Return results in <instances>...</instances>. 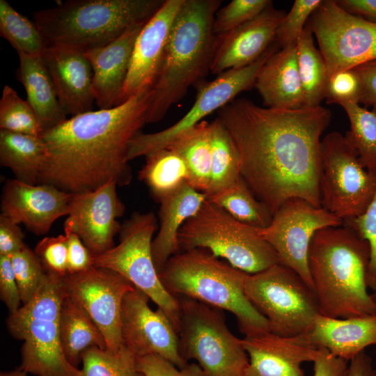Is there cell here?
Here are the masks:
<instances>
[{"mask_svg": "<svg viewBox=\"0 0 376 376\" xmlns=\"http://www.w3.org/2000/svg\"><path fill=\"white\" fill-rule=\"evenodd\" d=\"M217 113L239 151L241 177L272 214L292 198L321 207L320 136L329 109L263 108L240 98Z\"/></svg>", "mask_w": 376, "mask_h": 376, "instance_id": "1", "label": "cell"}, {"mask_svg": "<svg viewBox=\"0 0 376 376\" xmlns=\"http://www.w3.org/2000/svg\"><path fill=\"white\" fill-rule=\"evenodd\" d=\"M152 97V88H146L113 108L72 116L44 132L47 157L38 184L70 194L93 191L110 180L128 185L129 145L147 123Z\"/></svg>", "mask_w": 376, "mask_h": 376, "instance_id": "2", "label": "cell"}, {"mask_svg": "<svg viewBox=\"0 0 376 376\" xmlns=\"http://www.w3.org/2000/svg\"><path fill=\"white\" fill-rule=\"evenodd\" d=\"M370 256L368 242L346 225L316 231L308 262L321 315L347 318L376 313L367 291Z\"/></svg>", "mask_w": 376, "mask_h": 376, "instance_id": "3", "label": "cell"}, {"mask_svg": "<svg viewBox=\"0 0 376 376\" xmlns=\"http://www.w3.org/2000/svg\"><path fill=\"white\" fill-rule=\"evenodd\" d=\"M222 1L185 0L175 17L152 86L147 123L160 121L189 88L210 72L217 36L215 15Z\"/></svg>", "mask_w": 376, "mask_h": 376, "instance_id": "4", "label": "cell"}, {"mask_svg": "<svg viewBox=\"0 0 376 376\" xmlns=\"http://www.w3.org/2000/svg\"><path fill=\"white\" fill-rule=\"evenodd\" d=\"M164 0H69L38 10L33 22L45 49L85 54L104 47L136 24L147 22Z\"/></svg>", "mask_w": 376, "mask_h": 376, "instance_id": "5", "label": "cell"}, {"mask_svg": "<svg viewBox=\"0 0 376 376\" xmlns=\"http://www.w3.org/2000/svg\"><path fill=\"white\" fill-rule=\"evenodd\" d=\"M249 274L198 248L172 256L159 276L173 297H187L233 313L240 331L248 336L269 331L267 319L246 295Z\"/></svg>", "mask_w": 376, "mask_h": 376, "instance_id": "6", "label": "cell"}, {"mask_svg": "<svg viewBox=\"0 0 376 376\" xmlns=\"http://www.w3.org/2000/svg\"><path fill=\"white\" fill-rule=\"evenodd\" d=\"M67 295L63 277L47 272L26 304L10 314L11 336L22 340L19 368L34 376H78L63 352L59 333L62 304Z\"/></svg>", "mask_w": 376, "mask_h": 376, "instance_id": "7", "label": "cell"}, {"mask_svg": "<svg viewBox=\"0 0 376 376\" xmlns=\"http://www.w3.org/2000/svg\"><path fill=\"white\" fill-rule=\"evenodd\" d=\"M179 251L204 249L247 274L261 272L276 263L274 249L258 228L244 224L207 198L181 227Z\"/></svg>", "mask_w": 376, "mask_h": 376, "instance_id": "8", "label": "cell"}, {"mask_svg": "<svg viewBox=\"0 0 376 376\" xmlns=\"http://www.w3.org/2000/svg\"><path fill=\"white\" fill-rule=\"evenodd\" d=\"M176 298L181 357L187 362L196 360L205 376H242L249 357L242 339L228 329L223 311L187 297Z\"/></svg>", "mask_w": 376, "mask_h": 376, "instance_id": "9", "label": "cell"}, {"mask_svg": "<svg viewBox=\"0 0 376 376\" xmlns=\"http://www.w3.org/2000/svg\"><path fill=\"white\" fill-rule=\"evenodd\" d=\"M157 228L153 212H134L121 224L118 244L93 256V265L110 269L127 279L166 314L178 332V300L162 285L152 258V236Z\"/></svg>", "mask_w": 376, "mask_h": 376, "instance_id": "10", "label": "cell"}, {"mask_svg": "<svg viewBox=\"0 0 376 376\" xmlns=\"http://www.w3.org/2000/svg\"><path fill=\"white\" fill-rule=\"evenodd\" d=\"M245 292L267 319L269 331L276 335L304 334L320 314L315 292L296 272L281 263L249 274Z\"/></svg>", "mask_w": 376, "mask_h": 376, "instance_id": "11", "label": "cell"}, {"mask_svg": "<svg viewBox=\"0 0 376 376\" xmlns=\"http://www.w3.org/2000/svg\"><path fill=\"white\" fill-rule=\"evenodd\" d=\"M321 207L343 222L363 214L376 190V172L366 167L350 140L338 132L320 146Z\"/></svg>", "mask_w": 376, "mask_h": 376, "instance_id": "12", "label": "cell"}, {"mask_svg": "<svg viewBox=\"0 0 376 376\" xmlns=\"http://www.w3.org/2000/svg\"><path fill=\"white\" fill-rule=\"evenodd\" d=\"M271 45L256 61L245 67L225 71L210 82H198L196 100L191 108L170 127L154 133L140 132L130 141L127 159L146 157L170 146L178 137L204 120V118L235 100L244 91L254 86L258 74L270 56L276 52Z\"/></svg>", "mask_w": 376, "mask_h": 376, "instance_id": "13", "label": "cell"}, {"mask_svg": "<svg viewBox=\"0 0 376 376\" xmlns=\"http://www.w3.org/2000/svg\"><path fill=\"white\" fill-rule=\"evenodd\" d=\"M306 26L315 36L329 79L376 59V23L352 15L336 1H322Z\"/></svg>", "mask_w": 376, "mask_h": 376, "instance_id": "14", "label": "cell"}, {"mask_svg": "<svg viewBox=\"0 0 376 376\" xmlns=\"http://www.w3.org/2000/svg\"><path fill=\"white\" fill-rule=\"evenodd\" d=\"M343 225V221L322 207L292 198L273 214L269 225L258 228L260 236L274 249L279 263L296 272L314 292L308 255L316 231Z\"/></svg>", "mask_w": 376, "mask_h": 376, "instance_id": "15", "label": "cell"}, {"mask_svg": "<svg viewBox=\"0 0 376 376\" xmlns=\"http://www.w3.org/2000/svg\"><path fill=\"white\" fill-rule=\"evenodd\" d=\"M67 294L89 315L102 334L107 349L124 344L121 334V307L124 297L135 286L110 269L91 266L63 277Z\"/></svg>", "mask_w": 376, "mask_h": 376, "instance_id": "16", "label": "cell"}, {"mask_svg": "<svg viewBox=\"0 0 376 376\" xmlns=\"http://www.w3.org/2000/svg\"><path fill=\"white\" fill-rule=\"evenodd\" d=\"M150 299L136 287L124 297L120 315L123 344L136 358L155 354L182 368L187 362L179 352L178 332L160 308H150Z\"/></svg>", "mask_w": 376, "mask_h": 376, "instance_id": "17", "label": "cell"}, {"mask_svg": "<svg viewBox=\"0 0 376 376\" xmlns=\"http://www.w3.org/2000/svg\"><path fill=\"white\" fill-rule=\"evenodd\" d=\"M118 185L110 180L96 189L72 194L68 219L93 256L113 246L121 224L118 219L125 207L117 194Z\"/></svg>", "mask_w": 376, "mask_h": 376, "instance_id": "18", "label": "cell"}, {"mask_svg": "<svg viewBox=\"0 0 376 376\" xmlns=\"http://www.w3.org/2000/svg\"><path fill=\"white\" fill-rule=\"evenodd\" d=\"M71 197L72 194L51 185L8 179L2 188L1 214L36 235H44L56 219L68 215Z\"/></svg>", "mask_w": 376, "mask_h": 376, "instance_id": "19", "label": "cell"}, {"mask_svg": "<svg viewBox=\"0 0 376 376\" xmlns=\"http://www.w3.org/2000/svg\"><path fill=\"white\" fill-rule=\"evenodd\" d=\"M184 1L164 0L140 31L134 45L120 104L140 91L152 88L171 30Z\"/></svg>", "mask_w": 376, "mask_h": 376, "instance_id": "20", "label": "cell"}, {"mask_svg": "<svg viewBox=\"0 0 376 376\" xmlns=\"http://www.w3.org/2000/svg\"><path fill=\"white\" fill-rule=\"evenodd\" d=\"M249 364L242 376H306L302 363L313 362L318 347L302 334L282 336L270 331L244 336Z\"/></svg>", "mask_w": 376, "mask_h": 376, "instance_id": "21", "label": "cell"}, {"mask_svg": "<svg viewBox=\"0 0 376 376\" xmlns=\"http://www.w3.org/2000/svg\"><path fill=\"white\" fill-rule=\"evenodd\" d=\"M272 4L252 20L221 36H217L210 72L225 71L250 65L258 59L275 40L285 15Z\"/></svg>", "mask_w": 376, "mask_h": 376, "instance_id": "22", "label": "cell"}, {"mask_svg": "<svg viewBox=\"0 0 376 376\" xmlns=\"http://www.w3.org/2000/svg\"><path fill=\"white\" fill-rule=\"evenodd\" d=\"M146 22L130 28L109 45L84 54L92 67L95 103L99 109L120 104L134 45Z\"/></svg>", "mask_w": 376, "mask_h": 376, "instance_id": "23", "label": "cell"}, {"mask_svg": "<svg viewBox=\"0 0 376 376\" xmlns=\"http://www.w3.org/2000/svg\"><path fill=\"white\" fill-rule=\"evenodd\" d=\"M42 56L67 115L74 116L92 111L95 102L93 73L85 54L68 49H45Z\"/></svg>", "mask_w": 376, "mask_h": 376, "instance_id": "24", "label": "cell"}, {"mask_svg": "<svg viewBox=\"0 0 376 376\" xmlns=\"http://www.w3.org/2000/svg\"><path fill=\"white\" fill-rule=\"evenodd\" d=\"M303 335L315 347L348 361L366 347L376 345V313L347 318L319 314Z\"/></svg>", "mask_w": 376, "mask_h": 376, "instance_id": "25", "label": "cell"}, {"mask_svg": "<svg viewBox=\"0 0 376 376\" xmlns=\"http://www.w3.org/2000/svg\"><path fill=\"white\" fill-rule=\"evenodd\" d=\"M254 86L267 107L293 109L304 106L296 43L270 56L260 70Z\"/></svg>", "mask_w": 376, "mask_h": 376, "instance_id": "26", "label": "cell"}, {"mask_svg": "<svg viewBox=\"0 0 376 376\" xmlns=\"http://www.w3.org/2000/svg\"><path fill=\"white\" fill-rule=\"evenodd\" d=\"M207 195L186 182L159 201V229L152 242V255L159 274L168 260L179 252L178 235L182 225L193 217Z\"/></svg>", "mask_w": 376, "mask_h": 376, "instance_id": "27", "label": "cell"}, {"mask_svg": "<svg viewBox=\"0 0 376 376\" xmlns=\"http://www.w3.org/2000/svg\"><path fill=\"white\" fill-rule=\"evenodd\" d=\"M17 54L19 66L17 78L25 89L26 100L34 111L44 132L65 121L67 113L59 102L42 56Z\"/></svg>", "mask_w": 376, "mask_h": 376, "instance_id": "28", "label": "cell"}, {"mask_svg": "<svg viewBox=\"0 0 376 376\" xmlns=\"http://www.w3.org/2000/svg\"><path fill=\"white\" fill-rule=\"evenodd\" d=\"M60 340L68 361L78 368L81 355L87 350L107 349L105 339L87 312L68 294L59 318Z\"/></svg>", "mask_w": 376, "mask_h": 376, "instance_id": "29", "label": "cell"}, {"mask_svg": "<svg viewBox=\"0 0 376 376\" xmlns=\"http://www.w3.org/2000/svg\"><path fill=\"white\" fill-rule=\"evenodd\" d=\"M47 157V147L41 136L0 131V164L8 168L15 178L38 185Z\"/></svg>", "mask_w": 376, "mask_h": 376, "instance_id": "30", "label": "cell"}, {"mask_svg": "<svg viewBox=\"0 0 376 376\" xmlns=\"http://www.w3.org/2000/svg\"><path fill=\"white\" fill-rule=\"evenodd\" d=\"M203 120L178 137L170 148L185 162L189 173V185L206 194L211 170L210 126Z\"/></svg>", "mask_w": 376, "mask_h": 376, "instance_id": "31", "label": "cell"}, {"mask_svg": "<svg viewBox=\"0 0 376 376\" xmlns=\"http://www.w3.org/2000/svg\"><path fill=\"white\" fill-rule=\"evenodd\" d=\"M146 159L139 177L158 201L189 182L187 166L182 157L173 149H161L148 155Z\"/></svg>", "mask_w": 376, "mask_h": 376, "instance_id": "32", "label": "cell"}, {"mask_svg": "<svg viewBox=\"0 0 376 376\" xmlns=\"http://www.w3.org/2000/svg\"><path fill=\"white\" fill-rule=\"evenodd\" d=\"M210 126L211 170L207 196L231 186L241 177L240 153L230 133L218 118Z\"/></svg>", "mask_w": 376, "mask_h": 376, "instance_id": "33", "label": "cell"}, {"mask_svg": "<svg viewBox=\"0 0 376 376\" xmlns=\"http://www.w3.org/2000/svg\"><path fill=\"white\" fill-rule=\"evenodd\" d=\"M296 46L304 106H320L321 102L325 98L329 80L327 68L320 50L315 48L313 34L308 26H306L297 41Z\"/></svg>", "mask_w": 376, "mask_h": 376, "instance_id": "34", "label": "cell"}, {"mask_svg": "<svg viewBox=\"0 0 376 376\" xmlns=\"http://www.w3.org/2000/svg\"><path fill=\"white\" fill-rule=\"evenodd\" d=\"M207 198L238 221L256 228H265L272 220L269 209L255 196L242 177Z\"/></svg>", "mask_w": 376, "mask_h": 376, "instance_id": "35", "label": "cell"}, {"mask_svg": "<svg viewBox=\"0 0 376 376\" xmlns=\"http://www.w3.org/2000/svg\"><path fill=\"white\" fill-rule=\"evenodd\" d=\"M0 35L17 53L42 55L45 49L42 36L33 22L0 0Z\"/></svg>", "mask_w": 376, "mask_h": 376, "instance_id": "36", "label": "cell"}, {"mask_svg": "<svg viewBox=\"0 0 376 376\" xmlns=\"http://www.w3.org/2000/svg\"><path fill=\"white\" fill-rule=\"evenodd\" d=\"M340 105L351 125L345 136L357 150L366 167L376 172V109L370 111L352 102H342Z\"/></svg>", "mask_w": 376, "mask_h": 376, "instance_id": "37", "label": "cell"}, {"mask_svg": "<svg viewBox=\"0 0 376 376\" xmlns=\"http://www.w3.org/2000/svg\"><path fill=\"white\" fill-rule=\"evenodd\" d=\"M78 376H144L136 368V357L125 345L116 350L92 347L81 355Z\"/></svg>", "mask_w": 376, "mask_h": 376, "instance_id": "38", "label": "cell"}, {"mask_svg": "<svg viewBox=\"0 0 376 376\" xmlns=\"http://www.w3.org/2000/svg\"><path fill=\"white\" fill-rule=\"evenodd\" d=\"M0 129L34 136H41L43 133L27 100L8 85L3 87L0 100Z\"/></svg>", "mask_w": 376, "mask_h": 376, "instance_id": "39", "label": "cell"}, {"mask_svg": "<svg viewBox=\"0 0 376 376\" xmlns=\"http://www.w3.org/2000/svg\"><path fill=\"white\" fill-rule=\"evenodd\" d=\"M22 304L35 295L47 274L34 251L27 246L9 256Z\"/></svg>", "mask_w": 376, "mask_h": 376, "instance_id": "40", "label": "cell"}, {"mask_svg": "<svg viewBox=\"0 0 376 376\" xmlns=\"http://www.w3.org/2000/svg\"><path fill=\"white\" fill-rule=\"evenodd\" d=\"M271 4L269 0H233L217 10L213 23L216 36H223L258 16Z\"/></svg>", "mask_w": 376, "mask_h": 376, "instance_id": "41", "label": "cell"}, {"mask_svg": "<svg viewBox=\"0 0 376 376\" xmlns=\"http://www.w3.org/2000/svg\"><path fill=\"white\" fill-rule=\"evenodd\" d=\"M321 0H295L288 14L281 21L275 40L282 47L297 43L311 15Z\"/></svg>", "mask_w": 376, "mask_h": 376, "instance_id": "42", "label": "cell"}, {"mask_svg": "<svg viewBox=\"0 0 376 376\" xmlns=\"http://www.w3.org/2000/svg\"><path fill=\"white\" fill-rule=\"evenodd\" d=\"M366 240L370 256L367 272L368 288L376 291V190L366 211L354 219L343 222Z\"/></svg>", "mask_w": 376, "mask_h": 376, "instance_id": "43", "label": "cell"}, {"mask_svg": "<svg viewBox=\"0 0 376 376\" xmlns=\"http://www.w3.org/2000/svg\"><path fill=\"white\" fill-rule=\"evenodd\" d=\"M34 252L47 272L61 277L68 274V243L65 234L42 239L36 244Z\"/></svg>", "mask_w": 376, "mask_h": 376, "instance_id": "44", "label": "cell"}, {"mask_svg": "<svg viewBox=\"0 0 376 376\" xmlns=\"http://www.w3.org/2000/svg\"><path fill=\"white\" fill-rule=\"evenodd\" d=\"M361 89L360 79L355 70H343L329 79L325 98L329 104H340L345 102L359 103Z\"/></svg>", "mask_w": 376, "mask_h": 376, "instance_id": "45", "label": "cell"}, {"mask_svg": "<svg viewBox=\"0 0 376 376\" xmlns=\"http://www.w3.org/2000/svg\"><path fill=\"white\" fill-rule=\"evenodd\" d=\"M136 368L144 376H205L198 364L178 368L163 357L150 354L136 358Z\"/></svg>", "mask_w": 376, "mask_h": 376, "instance_id": "46", "label": "cell"}, {"mask_svg": "<svg viewBox=\"0 0 376 376\" xmlns=\"http://www.w3.org/2000/svg\"><path fill=\"white\" fill-rule=\"evenodd\" d=\"M68 243V274L85 271L93 266V255L73 230L68 219L63 224Z\"/></svg>", "mask_w": 376, "mask_h": 376, "instance_id": "47", "label": "cell"}, {"mask_svg": "<svg viewBox=\"0 0 376 376\" xmlns=\"http://www.w3.org/2000/svg\"><path fill=\"white\" fill-rule=\"evenodd\" d=\"M0 297L10 314L15 313L22 306L19 288L8 256H0Z\"/></svg>", "mask_w": 376, "mask_h": 376, "instance_id": "48", "label": "cell"}, {"mask_svg": "<svg viewBox=\"0 0 376 376\" xmlns=\"http://www.w3.org/2000/svg\"><path fill=\"white\" fill-rule=\"evenodd\" d=\"M19 226L7 216L0 214V256H10L26 246Z\"/></svg>", "mask_w": 376, "mask_h": 376, "instance_id": "49", "label": "cell"}, {"mask_svg": "<svg viewBox=\"0 0 376 376\" xmlns=\"http://www.w3.org/2000/svg\"><path fill=\"white\" fill-rule=\"evenodd\" d=\"M313 376H349L347 361L319 347L313 361Z\"/></svg>", "mask_w": 376, "mask_h": 376, "instance_id": "50", "label": "cell"}, {"mask_svg": "<svg viewBox=\"0 0 376 376\" xmlns=\"http://www.w3.org/2000/svg\"><path fill=\"white\" fill-rule=\"evenodd\" d=\"M361 82L359 104L376 109V59L353 68Z\"/></svg>", "mask_w": 376, "mask_h": 376, "instance_id": "51", "label": "cell"}, {"mask_svg": "<svg viewBox=\"0 0 376 376\" xmlns=\"http://www.w3.org/2000/svg\"><path fill=\"white\" fill-rule=\"evenodd\" d=\"M336 2L346 12L376 23V0H340Z\"/></svg>", "mask_w": 376, "mask_h": 376, "instance_id": "52", "label": "cell"}, {"mask_svg": "<svg viewBox=\"0 0 376 376\" xmlns=\"http://www.w3.org/2000/svg\"><path fill=\"white\" fill-rule=\"evenodd\" d=\"M350 361L349 376H376V369L373 366L372 358L364 351L358 354Z\"/></svg>", "mask_w": 376, "mask_h": 376, "instance_id": "53", "label": "cell"}, {"mask_svg": "<svg viewBox=\"0 0 376 376\" xmlns=\"http://www.w3.org/2000/svg\"><path fill=\"white\" fill-rule=\"evenodd\" d=\"M0 376H29V373L18 367L13 370L1 372Z\"/></svg>", "mask_w": 376, "mask_h": 376, "instance_id": "54", "label": "cell"}, {"mask_svg": "<svg viewBox=\"0 0 376 376\" xmlns=\"http://www.w3.org/2000/svg\"><path fill=\"white\" fill-rule=\"evenodd\" d=\"M374 301L376 302V291L375 292L374 294L371 295Z\"/></svg>", "mask_w": 376, "mask_h": 376, "instance_id": "55", "label": "cell"}]
</instances>
